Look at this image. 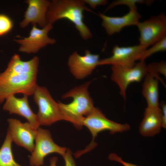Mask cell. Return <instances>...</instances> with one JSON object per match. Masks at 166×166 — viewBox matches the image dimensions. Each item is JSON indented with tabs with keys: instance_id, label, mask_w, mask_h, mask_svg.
<instances>
[{
	"instance_id": "cell-5",
	"label": "cell",
	"mask_w": 166,
	"mask_h": 166,
	"mask_svg": "<svg viewBox=\"0 0 166 166\" xmlns=\"http://www.w3.org/2000/svg\"><path fill=\"white\" fill-rule=\"evenodd\" d=\"M33 95L38 108L37 115L40 125H50L64 120L58 103L55 101L46 88L38 85Z\"/></svg>"
},
{
	"instance_id": "cell-26",
	"label": "cell",
	"mask_w": 166,
	"mask_h": 166,
	"mask_svg": "<svg viewBox=\"0 0 166 166\" xmlns=\"http://www.w3.org/2000/svg\"><path fill=\"white\" fill-rule=\"evenodd\" d=\"M162 111V127L164 128H166V105L164 103H162L161 105Z\"/></svg>"
},
{
	"instance_id": "cell-7",
	"label": "cell",
	"mask_w": 166,
	"mask_h": 166,
	"mask_svg": "<svg viewBox=\"0 0 166 166\" xmlns=\"http://www.w3.org/2000/svg\"><path fill=\"white\" fill-rule=\"evenodd\" d=\"M35 142L34 149L29 158L31 166L42 165L45 158L50 153H57L63 157L67 150L54 142L49 130L41 128L38 129Z\"/></svg>"
},
{
	"instance_id": "cell-18",
	"label": "cell",
	"mask_w": 166,
	"mask_h": 166,
	"mask_svg": "<svg viewBox=\"0 0 166 166\" xmlns=\"http://www.w3.org/2000/svg\"><path fill=\"white\" fill-rule=\"evenodd\" d=\"M12 142L8 131L5 140L0 148V166H21L14 159L11 146Z\"/></svg>"
},
{
	"instance_id": "cell-16",
	"label": "cell",
	"mask_w": 166,
	"mask_h": 166,
	"mask_svg": "<svg viewBox=\"0 0 166 166\" xmlns=\"http://www.w3.org/2000/svg\"><path fill=\"white\" fill-rule=\"evenodd\" d=\"M162 127V111L159 107H147L139 128L140 133L144 136H153L159 133Z\"/></svg>"
},
{
	"instance_id": "cell-2",
	"label": "cell",
	"mask_w": 166,
	"mask_h": 166,
	"mask_svg": "<svg viewBox=\"0 0 166 166\" xmlns=\"http://www.w3.org/2000/svg\"><path fill=\"white\" fill-rule=\"evenodd\" d=\"M93 11L83 0H54L50 2L46 17L48 23L53 24L57 20L65 19L73 24L81 38L86 40L92 34L83 21L84 10Z\"/></svg>"
},
{
	"instance_id": "cell-6",
	"label": "cell",
	"mask_w": 166,
	"mask_h": 166,
	"mask_svg": "<svg viewBox=\"0 0 166 166\" xmlns=\"http://www.w3.org/2000/svg\"><path fill=\"white\" fill-rule=\"evenodd\" d=\"M111 79L118 86L120 93L124 100H126V91L131 83L140 82L148 73L147 65L144 60H140L131 67L117 65L111 66Z\"/></svg>"
},
{
	"instance_id": "cell-10",
	"label": "cell",
	"mask_w": 166,
	"mask_h": 166,
	"mask_svg": "<svg viewBox=\"0 0 166 166\" xmlns=\"http://www.w3.org/2000/svg\"><path fill=\"white\" fill-rule=\"evenodd\" d=\"M53 27L52 24L50 23L42 29L38 28L36 24H32L29 37L14 40L20 45L19 51L28 53H35L47 44H54L55 39L48 35Z\"/></svg>"
},
{
	"instance_id": "cell-1",
	"label": "cell",
	"mask_w": 166,
	"mask_h": 166,
	"mask_svg": "<svg viewBox=\"0 0 166 166\" xmlns=\"http://www.w3.org/2000/svg\"><path fill=\"white\" fill-rule=\"evenodd\" d=\"M39 62L37 56L24 61L18 54L13 55L6 69L0 73V104L16 93L28 96L33 95L38 85Z\"/></svg>"
},
{
	"instance_id": "cell-12",
	"label": "cell",
	"mask_w": 166,
	"mask_h": 166,
	"mask_svg": "<svg viewBox=\"0 0 166 166\" xmlns=\"http://www.w3.org/2000/svg\"><path fill=\"white\" fill-rule=\"evenodd\" d=\"M99 55L92 53L90 51H85V55H80L74 52L69 57L68 65L70 71L75 77L83 79L90 74L98 65Z\"/></svg>"
},
{
	"instance_id": "cell-3",
	"label": "cell",
	"mask_w": 166,
	"mask_h": 166,
	"mask_svg": "<svg viewBox=\"0 0 166 166\" xmlns=\"http://www.w3.org/2000/svg\"><path fill=\"white\" fill-rule=\"evenodd\" d=\"M91 81L76 87L65 93L63 99L71 97L72 102L68 104L58 103L64 120L72 123L76 128L80 129L83 120L92 111L93 102L88 91Z\"/></svg>"
},
{
	"instance_id": "cell-23",
	"label": "cell",
	"mask_w": 166,
	"mask_h": 166,
	"mask_svg": "<svg viewBox=\"0 0 166 166\" xmlns=\"http://www.w3.org/2000/svg\"><path fill=\"white\" fill-rule=\"evenodd\" d=\"M63 157L65 162V166H76L75 161L72 156V152L70 149L67 150Z\"/></svg>"
},
{
	"instance_id": "cell-8",
	"label": "cell",
	"mask_w": 166,
	"mask_h": 166,
	"mask_svg": "<svg viewBox=\"0 0 166 166\" xmlns=\"http://www.w3.org/2000/svg\"><path fill=\"white\" fill-rule=\"evenodd\" d=\"M136 26L140 32V44L148 47L166 36V16L164 13L139 22Z\"/></svg>"
},
{
	"instance_id": "cell-22",
	"label": "cell",
	"mask_w": 166,
	"mask_h": 166,
	"mask_svg": "<svg viewBox=\"0 0 166 166\" xmlns=\"http://www.w3.org/2000/svg\"><path fill=\"white\" fill-rule=\"evenodd\" d=\"M148 69V73L153 74L156 77H159L158 73L166 77V63L164 61L159 62H154L147 65Z\"/></svg>"
},
{
	"instance_id": "cell-25",
	"label": "cell",
	"mask_w": 166,
	"mask_h": 166,
	"mask_svg": "<svg viewBox=\"0 0 166 166\" xmlns=\"http://www.w3.org/2000/svg\"><path fill=\"white\" fill-rule=\"evenodd\" d=\"M83 1L87 3L93 9L95 8L97 6L106 5L108 2L106 0H84Z\"/></svg>"
},
{
	"instance_id": "cell-11",
	"label": "cell",
	"mask_w": 166,
	"mask_h": 166,
	"mask_svg": "<svg viewBox=\"0 0 166 166\" xmlns=\"http://www.w3.org/2000/svg\"><path fill=\"white\" fill-rule=\"evenodd\" d=\"M7 121L8 131L13 141L32 152L34 148V141L38 128L28 122L23 123L17 119L9 118Z\"/></svg>"
},
{
	"instance_id": "cell-4",
	"label": "cell",
	"mask_w": 166,
	"mask_h": 166,
	"mask_svg": "<svg viewBox=\"0 0 166 166\" xmlns=\"http://www.w3.org/2000/svg\"><path fill=\"white\" fill-rule=\"evenodd\" d=\"M83 126H86L90 131L92 139L86 148L77 152L78 156L90 151L96 147L94 140L98 134L103 131H109L111 134L121 132L129 130L130 126L128 124H121L107 118L102 112L95 107L91 112L84 118Z\"/></svg>"
},
{
	"instance_id": "cell-20",
	"label": "cell",
	"mask_w": 166,
	"mask_h": 166,
	"mask_svg": "<svg viewBox=\"0 0 166 166\" xmlns=\"http://www.w3.org/2000/svg\"><path fill=\"white\" fill-rule=\"evenodd\" d=\"M153 0H118L113 2L110 4L107 10L120 5H124L128 6L129 9L137 8L136 4H144L150 5L153 2Z\"/></svg>"
},
{
	"instance_id": "cell-21",
	"label": "cell",
	"mask_w": 166,
	"mask_h": 166,
	"mask_svg": "<svg viewBox=\"0 0 166 166\" xmlns=\"http://www.w3.org/2000/svg\"><path fill=\"white\" fill-rule=\"evenodd\" d=\"M13 26V22L8 16L0 14V37L10 33Z\"/></svg>"
},
{
	"instance_id": "cell-19",
	"label": "cell",
	"mask_w": 166,
	"mask_h": 166,
	"mask_svg": "<svg viewBox=\"0 0 166 166\" xmlns=\"http://www.w3.org/2000/svg\"><path fill=\"white\" fill-rule=\"evenodd\" d=\"M166 50V36L155 43L149 48L144 50L140 55L139 61L145 60L150 56L157 52Z\"/></svg>"
},
{
	"instance_id": "cell-9",
	"label": "cell",
	"mask_w": 166,
	"mask_h": 166,
	"mask_svg": "<svg viewBox=\"0 0 166 166\" xmlns=\"http://www.w3.org/2000/svg\"><path fill=\"white\" fill-rule=\"evenodd\" d=\"M148 46L139 44L133 46L121 47L117 45L113 46L112 55L109 57L100 60L98 65H110L123 67H131L139 60L143 52Z\"/></svg>"
},
{
	"instance_id": "cell-24",
	"label": "cell",
	"mask_w": 166,
	"mask_h": 166,
	"mask_svg": "<svg viewBox=\"0 0 166 166\" xmlns=\"http://www.w3.org/2000/svg\"><path fill=\"white\" fill-rule=\"evenodd\" d=\"M108 158L111 160L116 161L121 163L124 166H138L131 163L124 161L121 157L115 153H111L109 155Z\"/></svg>"
},
{
	"instance_id": "cell-27",
	"label": "cell",
	"mask_w": 166,
	"mask_h": 166,
	"mask_svg": "<svg viewBox=\"0 0 166 166\" xmlns=\"http://www.w3.org/2000/svg\"><path fill=\"white\" fill-rule=\"evenodd\" d=\"M57 157H53L50 160L49 166H57Z\"/></svg>"
},
{
	"instance_id": "cell-13",
	"label": "cell",
	"mask_w": 166,
	"mask_h": 166,
	"mask_svg": "<svg viewBox=\"0 0 166 166\" xmlns=\"http://www.w3.org/2000/svg\"><path fill=\"white\" fill-rule=\"evenodd\" d=\"M98 15L102 19V26L110 35L120 32L126 26H136L141 17L137 8L129 9L128 13L121 17L108 16L100 12Z\"/></svg>"
},
{
	"instance_id": "cell-17",
	"label": "cell",
	"mask_w": 166,
	"mask_h": 166,
	"mask_svg": "<svg viewBox=\"0 0 166 166\" xmlns=\"http://www.w3.org/2000/svg\"><path fill=\"white\" fill-rule=\"evenodd\" d=\"M158 80L151 73H148L144 78L142 93L147 107H159Z\"/></svg>"
},
{
	"instance_id": "cell-15",
	"label": "cell",
	"mask_w": 166,
	"mask_h": 166,
	"mask_svg": "<svg viewBox=\"0 0 166 166\" xmlns=\"http://www.w3.org/2000/svg\"><path fill=\"white\" fill-rule=\"evenodd\" d=\"M28 96L24 95L21 98H17L14 95L9 96L6 100L3 109L10 114H17L25 118L28 122L38 128L40 125L38 117L30 107Z\"/></svg>"
},
{
	"instance_id": "cell-14",
	"label": "cell",
	"mask_w": 166,
	"mask_h": 166,
	"mask_svg": "<svg viewBox=\"0 0 166 166\" xmlns=\"http://www.w3.org/2000/svg\"><path fill=\"white\" fill-rule=\"evenodd\" d=\"M25 2L28 6L24 18L20 24L21 27L24 28L31 23L38 24L43 28L48 23L46 15L50 2L46 0H27Z\"/></svg>"
}]
</instances>
